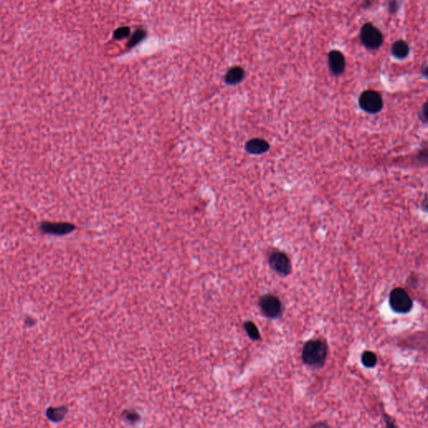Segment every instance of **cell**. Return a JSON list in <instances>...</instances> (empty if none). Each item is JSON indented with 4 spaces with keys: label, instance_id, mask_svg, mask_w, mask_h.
Listing matches in <instances>:
<instances>
[{
    "label": "cell",
    "instance_id": "5bb4252c",
    "mask_svg": "<svg viewBox=\"0 0 428 428\" xmlns=\"http://www.w3.org/2000/svg\"><path fill=\"white\" fill-rule=\"evenodd\" d=\"M361 362L367 368H373L377 364V354L371 351H365L361 355Z\"/></svg>",
    "mask_w": 428,
    "mask_h": 428
},
{
    "label": "cell",
    "instance_id": "6da1fadb",
    "mask_svg": "<svg viewBox=\"0 0 428 428\" xmlns=\"http://www.w3.org/2000/svg\"><path fill=\"white\" fill-rule=\"evenodd\" d=\"M327 356V344L321 340H311L306 342L303 347V361L311 367H323Z\"/></svg>",
    "mask_w": 428,
    "mask_h": 428
},
{
    "label": "cell",
    "instance_id": "9a60e30c",
    "mask_svg": "<svg viewBox=\"0 0 428 428\" xmlns=\"http://www.w3.org/2000/svg\"><path fill=\"white\" fill-rule=\"evenodd\" d=\"M146 35H147L146 31L142 30V29L136 30L135 33L132 35L131 39H130L128 44H127L128 48H132V47L136 46L137 44H139L140 42L143 40V39H145Z\"/></svg>",
    "mask_w": 428,
    "mask_h": 428
},
{
    "label": "cell",
    "instance_id": "e0dca14e",
    "mask_svg": "<svg viewBox=\"0 0 428 428\" xmlns=\"http://www.w3.org/2000/svg\"><path fill=\"white\" fill-rule=\"evenodd\" d=\"M123 417L126 419V421L131 423H137V421L139 420L138 413L132 412V411H126V412H124Z\"/></svg>",
    "mask_w": 428,
    "mask_h": 428
},
{
    "label": "cell",
    "instance_id": "4fadbf2b",
    "mask_svg": "<svg viewBox=\"0 0 428 428\" xmlns=\"http://www.w3.org/2000/svg\"><path fill=\"white\" fill-rule=\"evenodd\" d=\"M243 328L245 330L248 337L253 341H259L260 340V333L256 325L252 321H246L243 324Z\"/></svg>",
    "mask_w": 428,
    "mask_h": 428
},
{
    "label": "cell",
    "instance_id": "ba28073f",
    "mask_svg": "<svg viewBox=\"0 0 428 428\" xmlns=\"http://www.w3.org/2000/svg\"><path fill=\"white\" fill-rule=\"evenodd\" d=\"M328 62H329V67L332 74L334 76H341L343 74L344 71L346 70V58L344 56L343 54L338 50H332L329 53L328 55Z\"/></svg>",
    "mask_w": 428,
    "mask_h": 428
},
{
    "label": "cell",
    "instance_id": "52a82bcc",
    "mask_svg": "<svg viewBox=\"0 0 428 428\" xmlns=\"http://www.w3.org/2000/svg\"><path fill=\"white\" fill-rule=\"evenodd\" d=\"M41 232L52 235H66L73 232L76 227L68 223H49L43 222L39 226Z\"/></svg>",
    "mask_w": 428,
    "mask_h": 428
},
{
    "label": "cell",
    "instance_id": "7a4b0ae2",
    "mask_svg": "<svg viewBox=\"0 0 428 428\" xmlns=\"http://www.w3.org/2000/svg\"><path fill=\"white\" fill-rule=\"evenodd\" d=\"M360 38L363 45L370 50L379 49L384 41L382 31L371 23H366L361 27Z\"/></svg>",
    "mask_w": 428,
    "mask_h": 428
},
{
    "label": "cell",
    "instance_id": "9c48e42d",
    "mask_svg": "<svg viewBox=\"0 0 428 428\" xmlns=\"http://www.w3.org/2000/svg\"><path fill=\"white\" fill-rule=\"evenodd\" d=\"M270 144L265 140L254 138L246 143L245 149L247 153L252 155H261L270 150Z\"/></svg>",
    "mask_w": 428,
    "mask_h": 428
},
{
    "label": "cell",
    "instance_id": "8992f818",
    "mask_svg": "<svg viewBox=\"0 0 428 428\" xmlns=\"http://www.w3.org/2000/svg\"><path fill=\"white\" fill-rule=\"evenodd\" d=\"M269 265L273 271L280 275L287 276L291 273L290 259L282 252H273L269 258Z\"/></svg>",
    "mask_w": 428,
    "mask_h": 428
},
{
    "label": "cell",
    "instance_id": "5b68a950",
    "mask_svg": "<svg viewBox=\"0 0 428 428\" xmlns=\"http://www.w3.org/2000/svg\"><path fill=\"white\" fill-rule=\"evenodd\" d=\"M359 104L363 111L371 114H375L382 111L383 99L380 93L376 90H365L360 95Z\"/></svg>",
    "mask_w": 428,
    "mask_h": 428
},
{
    "label": "cell",
    "instance_id": "2e32d148",
    "mask_svg": "<svg viewBox=\"0 0 428 428\" xmlns=\"http://www.w3.org/2000/svg\"><path fill=\"white\" fill-rule=\"evenodd\" d=\"M130 34H131V30L128 27H120L117 30H115L113 37L117 40H120V39L129 37Z\"/></svg>",
    "mask_w": 428,
    "mask_h": 428
},
{
    "label": "cell",
    "instance_id": "3957f363",
    "mask_svg": "<svg viewBox=\"0 0 428 428\" xmlns=\"http://www.w3.org/2000/svg\"><path fill=\"white\" fill-rule=\"evenodd\" d=\"M389 304L392 311L398 314H407L413 307V300L402 288H395L390 292Z\"/></svg>",
    "mask_w": 428,
    "mask_h": 428
},
{
    "label": "cell",
    "instance_id": "ac0fdd59",
    "mask_svg": "<svg viewBox=\"0 0 428 428\" xmlns=\"http://www.w3.org/2000/svg\"><path fill=\"white\" fill-rule=\"evenodd\" d=\"M397 8H398L397 1L396 0H390L389 1V11H390V13H391V14L395 13L396 10H397Z\"/></svg>",
    "mask_w": 428,
    "mask_h": 428
},
{
    "label": "cell",
    "instance_id": "277c9868",
    "mask_svg": "<svg viewBox=\"0 0 428 428\" xmlns=\"http://www.w3.org/2000/svg\"><path fill=\"white\" fill-rule=\"evenodd\" d=\"M259 306L263 314L270 319H278L283 314L282 302L275 295H263L259 298Z\"/></svg>",
    "mask_w": 428,
    "mask_h": 428
},
{
    "label": "cell",
    "instance_id": "30bf717a",
    "mask_svg": "<svg viewBox=\"0 0 428 428\" xmlns=\"http://www.w3.org/2000/svg\"><path fill=\"white\" fill-rule=\"evenodd\" d=\"M245 77V71L240 66H234L233 68L229 69L227 72L224 80L228 85H237L240 82L243 81Z\"/></svg>",
    "mask_w": 428,
    "mask_h": 428
},
{
    "label": "cell",
    "instance_id": "8fae6325",
    "mask_svg": "<svg viewBox=\"0 0 428 428\" xmlns=\"http://www.w3.org/2000/svg\"><path fill=\"white\" fill-rule=\"evenodd\" d=\"M410 53V47L406 41L399 40L395 41L391 45V54L394 57L398 59V60H404L406 59Z\"/></svg>",
    "mask_w": 428,
    "mask_h": 428
},
{
    "label": "cell",
    "instance_id": "7c38bea8",
    "mask_svg": "<svg viewBox=\"0 0 428 428\" xmlns=\"http://www.w3.org/2000/svg\"><path fill=\"white\" fill-rule=\"evenodd\" d=\"M66 412H67V409H66V407H65V406L57 407V408H52V407H50V408L47 410L46 414L49 420L53 421L55 423H58V422L63 420L64 417L66 416Z\"/></svg>",
    "mask_w": 428,
    "mask_h": 428
}]
</instances>
